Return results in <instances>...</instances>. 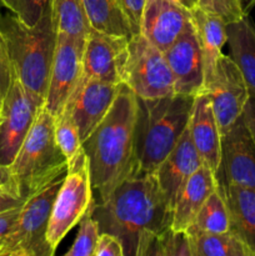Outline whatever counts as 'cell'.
Wrapping results in <instances>:
<instances>
[{"mask_svg":"<svg viewBox=\"0 0 255 256\" xmlns=\"http://www.w3.org/2000/svg\"><path fill=\"white\" fill-rule=\"evenodd\" d=\"M92 216L100 232L122 240L125 256H144L154 238L172 228V210L155 174H132L95 205Z\"/></svg>","mask_w":255,"mask_h":256,"instance_id":"1","label":"cell"},{"mask_svg":"<svg viewBox=\"0 0 255 256\" xmlns=\"http://www.w3.org/2000/svg\"><path fill=\"white\" fill-rule=\"evenodd\" d=\"M138 108V96L122 84L108 114L82 142L96 204L134 174Z\"/></svg>","mask_w":255,"mask_h":256,"instance_id":"2","label":"cell"},{"mask_svg":"<svg viewBox=\"0 0 255 256\" xmlns=\"http://www.w3.org/2000/svg\"><path fill=\"white\" fill-rule=\"evenodd\" d=\"M194 99L184 94L158 99L138 98L134 174L156 172L188 129Z\"/></svg>","mask_w":255,"mask_h":256,"instance_id":"3","label":"cell"},{"mask_svg":"<svg viewBox=\"0 0 255 256\" xmlns=\"http://www.w3.org/2000/svg\"><path fill=\"white\" fill-rule=\"evenodd\" d=\"M0 30L6 42L14 76L29 92L45 100L58 39L52 9L32 26L12 12H0Z\"/></svg>","mask_w":255,"mask_h":256,"instance_id":"4","label":"cell"},{"mask_svg":"<svg viewBox=\"0 0 255 256\" xmlns=\"http://www.w3.org/2000/svg\"><path fill=\"white\" fill-rule=\"evenodd\" d=\"M66 169L68 159L55 140L54 115L42 104L14 162L8 166L10 182L28 199L64 175Z\"/></svg>","mask_w":255,"mask_h":256,"instance_id":"5","label":"cell"},{"mask_svg":"<svg viewBox=\"0 0 255 256\" xmlns=\"http://www.w3.org/2000/svg\"><path fill=\"white\" fill-rule=\"evenodd\" d=\"M65 175V174H64ZM64 175L30 195L20 208L14 225L0 242V256H52L46 239L55 196Z\"/></svg>","mask_w":255,"mask_h":256,"instance_id":"6","label":"cell"},{"mask_svg":"<svg viewBox=\"0 0 255 256\" xmlns=\"http://www.w3.org/2000/svg\"><path fill=\"white\" fill-rule=\"evenodd\" d=\"M95 205L89 160L82 146L68 160L66 172L52 205L46 239L54 252L68 232L76 226Z\"/></svg>","mask_w":255,"mask_h":256,"instance_id":"7","label":"cell"},{"mask_svg":"<svg viewBox=\"0 0 255 256\" xmlns=\"http://www.w3.org/2000/svg\"><path fill=\"white\" fill-rule=\"evenodd\" d=\"M122 82L140 99H158L176 94L164 52L140 32L128 42Z\"/></svg>","mask_w":255,"mask_h":256,"instance_id":"8","label":"cell"},{"mask_svg":"<svg viewBox=\"0 0 255 256\" xmlns=\"http://www.w3.org/2000/svg\"><path fill=\"white\" fill-rule=\"evenodd\" d=\"M42 104V98L14 76L0 112V168H8L14 162Z\"/></svg>","mask_w":255,"mask_h":256,"instance_id":"9","label":"cell"},{"mask_svg":"<svg viewBox=\"0 0 255 256\" xmlns=\"http://www.w3.org/2000/svg\"><path fill=\"white\" fill-rule=\"evenodd\" d=\"M202 92L209 95L222 136L242 116L250 98L246 82L230 55H220Z\"/></svg>","mask_w":255,"mask_h":256,"instance_id":"10","label":"cell"},{"mask_svg":"<svg viewBox=\"0 0 255 256\" xmlns=\"http://www.w3.org/2000/svg\"><path fill=\"white\" fill-rule=\"evenodd\" d=\"M82 39L58 32L44 105L52 115L64 109L82 75Z\"/></svg>","mask_w":255,"mask_h":256,"instance_id":"11","label":"cell"},{"mask_svg":"<svg viewBox=\"0 0 255 256\" xmlns=\"http://www.w3.org/2000/svg\"><path fill=\"white\" fill-rule=\"evenodd\" d=\"M129 39L90 29L82 50V79L122 84V74Z\"/></svg>","mask_w":255,"mask_h":256,"instance_id":"12","label":"cell"},{"mask_svg":"<svg viewBox=\"0 0 255 256\" xmlns=\"http://www.w3.org/2000/svg\"><path fill=\"white\" fill-rule=\"evenodd\" d=\"M220 174L222 184L255 190V142L242 115L222 136Z\"/></svg>","mask_w":255,"mask_h":256,"instance_id":"13","label":"cell"},{"mask_svg":"<svg viewBox=\"0 0 255 256\" xmlns=\"http://www.w3.org/2000/svg\"><path fill=\"white\" fill-rule=\"evenodd\" d=\"M176 94L196 96L204 89V62L192 22L164 52Z\"/></svg>","mask_w":255,"mask_h":256,"instance_id":"14","label":"cell"},{"mask_svg":"<svg viewBox=\"0 0 255 256\" xmlns=\"http://www.w3.org/2000/svg\"><path fill=\"white\" fill-rule=\"evenodd\" d=\"M122 85L82 78L79 85L66 102L79 129L82 142L108 114L122 89Z\"/></svg>","mask_w":255,"mask_h":256,"instance_id":"15","label":"cell"},{"mask_svg":"<svg viewBox=\"0 0 255 256\" xmlns=\"http://www.w3.org/2000/svg\"><path fill=\"white\" fill-rule=\"evenodd\" d=\"M190 22V10L176 2L170 0H146L140 22V34L162 52H165Z\"/></svg>","mask_w":255,"mask_h":256,"instance_id":"16","label":"cell"},{"mask_svg":"<svg viewBox=\"0 0 255 256\" xmlns=\"http://www.w3.org/2000/svg\"><path fill=\"white\" fill-rule=\"evenodd\" d=\"M188 129L202 164L218 176L222 164V132L206 92H202L195 96Z\"/></svg>","mask_w":255,"mask_h":256,"instance_id":"17","label":"cell"},{"mask_svg":"<svg viewBox=\"0 0 255 256\" xmlns=\"http://www.w3.org/2000/svg\"><path fill=\"white\" fill-rule=\"evenodd\" d=\"M202 165V158L195 149L189 129H186L176 146L162 160L154 172L172 210L174 209L180 190Z\"/></svg>","mask_w":255,"mask_h":256,"instance_id":"18","label":"cell"},{"mask_svg":"<svg viewBox=\"0 0 255 256\" xmlns=\"http://www.w3.org/2000/svg\"><path fill=\"white\" fill-rule=\"evenodd\" d=\"M218 185L219 179L216 174L208 165L202 164L189 178L178 195L172 209V229L186 232L199 210Z\"/></svg>","mask_w":255,"mask_h":256,"instance_id":"19","label":"cell"},{"mask_svg":"<svg viewBox=\"0 0 255 256\" xmlns=\"http://www.w3.org/2000/svg\"><path fill=\"white\" fill-rule=\"evenodd\" d=\"M190 16L202 49L205 85L212 78L218 59L222 54V46L228 42V22L220 15L202 9L200 6L190 10Z\"/></svg>","mask_w":255,"mask_h":256,"instance_id":"20","label":"cell"},{"mask_svg":"<svg viewBox=\"0 0 255 256\" xmlns=\"http://www.w3.org/2000/svg\"><path fill=\"white\" fill-rule=\"evenodd\" d=\"M230 58L242 72L250 96L255 98V25L249 14L226 24Z\"/></svg>","mask_w":255,"mask_h":256,"instance_id":"21","label":"cell"},{"mask_svg":"<svg viewBox=\"0 0 255 256\" xmlns=\"http://www.w3.org/2000/svg\"><path fill=\"white\" fill-rule=\"evenodd\" d=\"M224 189L230 232L255 256V190L240 185H224Z\"/></svg>","mask_w":255,"mask_h":256,"instance_id":"22","label":"cell"},{"mask_svg":"<svg viewBox=\"0 0 255 256\" xmlns=\"http://www.w3.org/2000/svg\"><path fill=\"white\" fill-rule=\"evenodd\" d=\"M82 5L92 29L128 39L136 34L118 0H82Z\"/></svg>","mask_w":255,"mask_h":256,"instance_id":"23","label":"cell"},{"mask_svg":"<svg viewBox=\"0 0 255 256\" xmlns=\"http://www.w3.org/2000/svg\"><path fill=\"white\" fill-rule=\"evenodd\" d=\"M192 256H252L242 240L226 232L188 230Z\"/></svg>","mask_w":255,"mask_h":256,"instance_id":"24","label":"cell"},{"mask_svg":"<svg viewBox=\"0 0 255 256\" xmlns=\"http://www.w3.org/2000/svg\"><path fill=\"white\" fill-rule=\"evenodd\" d=\"M188 230L210 232H230L229 209L225 199L224 185L222 182H219L216 189L209 195Z\"/></svg>","mask_w":255,"mask_h":256,"instance_id":"25","label":"cell"},{"mask_svg":"<svg viewBox=\"0 0 255 256\" xmlns=\"http://www.w3.org/2000/svg\"><path fill=\"white\" fill-rule=\"evenodd\" d=\"M52 12L58 32L85 40L92 26L82 0H52Z\"/></svg>","mask_w":255,"mask_h":256,"instance_id":"26","label":"cell"},{"mask_svg":"<svg viewBox=\"0 0 255 256\" xmlns=\"http://www.w3.org/2000/svg\"><path fill=\"white\" fill-rule=\"evenodd\" d=\"M54 132L56 144L68 160L72 159L82 146L79 129L72 119V110L68 104L54 116Z\"/></svg>","mask_w":255,"mask_h":256,"instance_id":"27","label":"cell"},{"mask_svg":"<svg viewBox=\"0 0 255 256\" xmlns=\"http://www.w3.org/2000/svg\"><path fill=\"white\" fill-rule=\"evenodd\" d=\"M144 256H192L186 232L164 230L150 242Z\"/></svg>","mask_w":255,"mask_h":256,"instance_id":"28","label":"cell"},{"mask_svg":"<svg viewBox=\"0 0 255 256\" xmlns=\"http://www.w3.org/2000/svg\"><path fill=\"white\" fill-rule=\"evenodd\" d=\"M94 209L90 210L80 220L79 232L70 249L65 252V256H94L95 248L100 236L99 224L92 216Z\"/></svg>","mask_w":255,"mask_h":256,"instance_id":"29","label":"cell"},{"mask_svg":"<svg viewBox=\"0 0 255 256\" xmlns=\"http://www.w3.org/2000/svg\"><path fill=\"white\" fill-rule=\"evenodd\" d=\"M2 8L19 18L26 25H34L52 9V0H0Z\"/></svg>","mask_w":255,"mask_h":256,"instance_id":"30","label":"cell"},{"mask_svg":"<svg viewBox=\"0 0 255 256\" xmlns=\"http://www.w3.org/2000/svg\"><path fill=\"white\" fill-rule=\"evenodd\" d=\"M12 79H14V72H12L9 52H8L6 42L0 30V94L2 95V98L6 94Z\"/></svg>","mask_w":255,"mask_h":256,"instance_id":"31","label":"cell"},{"mask_svg":"<svg viewBox=\"0 0 255 256\" xmlns=\"http://www.w3.org/2000/svg\"><path fill=\"white\" fill-rule=\"evenodd\" d=\"M94 256H125L122 240L110 232H100Z\"/></svg>","mask_w":255,"mask_h":256,"instance_id":"32","label":"cell"},{"mask_svg":"<svg viewBox=\"0 0 255 256\" xmlns=\"http://www.w3.org/2000/svg\"><path fill=\"white\" fill-rule=\"evenodd\" d=\"M198 2H199V6L202 9L220 15L226 22H234L242 16L230 5L228 0H198Z\"/></svg>","mask_w":255,"mask_h":256,"instance_id":"33","label":"cell"},{"mask_svg":"<svg viewBox=\"0 0 255 256\" xmlns=\"http://www.w3.org/2000/svg\"><path fill=\"white\" fill-rule=\"evenodd\" d=\"M25 200L26 199L19 194L12 182L0 185V214L22 206Z\"/></svg>","mask_w":255,"mask_h":256,"instance_id":"34","label":"cell"},{"mask_svg":"<svg viewBox=\"0 0 255 256\" xmlns=\"http://www.w3.org/2000/svg\"><path fill=\"white\" fill-rule=\"evenodd\" d=\"M119 5L126 16L129 18L135 32H140V22H142V10H144L146 0H118Z\"/></svg>","mask_w":255,"mask_h":256,"instance_id":"35","label":"cell"},{"mask_svg":"<svg viewBox=\"0 0 255 256\" xmlns=\"http://www.w3.org/2000/svg\"><path fill=\"white\" fill-rule=\"evenodd\" d=\"M20 208L22 206L15 208V209H12L9 212H5L2 214H0V242L4 239V236L9 232L10 228L14 225L15 220H16L18 215H19Z\"/></svg>","mask_w":255,"mask_h":256,"instance_id":"36","label":"cell"},{"mask_svg":"<svg viewBox=\"0 0 255 256\" xmlns=\"http://www.w3.org/2000/svg\"><path fill=\"white\" fill-rule=\"evenodd\" d=\"M242 116H244L245 122L248 125L250 134H252V140L255 142V98L250 96L249 100L246 102V105L242 112Z\"/></svg>","mask_w":255,"mask_h":256,"instance_id":"37","label":"cell"},{"mask_svg":"<svg viewBox=\"0 0 255 256\" xmlns=\"http://www.w3.org/2000/svg\"><path fill=\"white\" fill-rule=\"evenodd\" d=\"M170 2H176V4L182 5V6H184L188 10H192L194 8L199 6V2L198 0H170Z\"/></svg>","mask_w":255,"mask_h":256,"instance_id":"38","label":"cell"},{"mask_svg":"<svg viewBox=\"0 0 255 256\" xmlns=\"http://www.w3.org/2000/svg\"><path fill=\"white\" fill-rule=\"evenodd\" d=\"M240 6L244 14H249L250 10L255 6V0H240Z\"/></svg>","mask_w":255,"mask_h":256,"instance_id":"39","label":"cell"},{"mask_svg":"<svg viewBox=\"0 0 255 256\" xmlns=\"http://www.w3.org/2000/svg\"><path fill=\"white\" fill-rule=\"evenodd\" d=\"M10 182L9 172H8V168H0V185L5 184V182Z\"/></svg>","mask_w":255,"mask_h":256,"instance_id":"40","label":"cell"},{"mask_svg":"<svg viewBox=\"0 0 255 256\" xmlns=\"http://www.w3.org/2000/svg\"><path fill=\"white\" fill-rule=\"evenodd\" d=\"M228 2H230V5H232V6L234 8V9L236 10L239 14L244 15V12H242V6H240V0H228Z\"/></svg>","mask_w":255,"mask_h":256,"instance_id":"41","label":"cell"},{"mask_svg":"<svg viewBox=\"0 0 255 256\" xmlns=\"http://www.w3.org/2000/svg\"><path fill=\"white\" fill-rule=\"evenodd\" d=\"M2 95L0 94V112H2Z\"/></svg>","mask_w":255,"mask_h":256,"instance_id":"42","label":"cell"},{"mask_svg":"<svg viewBox=\"0 0 255 256\" xmlns=\"http://www.w3.org/2000/svg\"><path fill=\"white\" fill-rule=\"evenodd\" d=\"M2 2H0V12H2Z\"/></svg>","mask_w":255,"mask_h":256,"instance_id":"43","label":"cell"}]
</instances>
